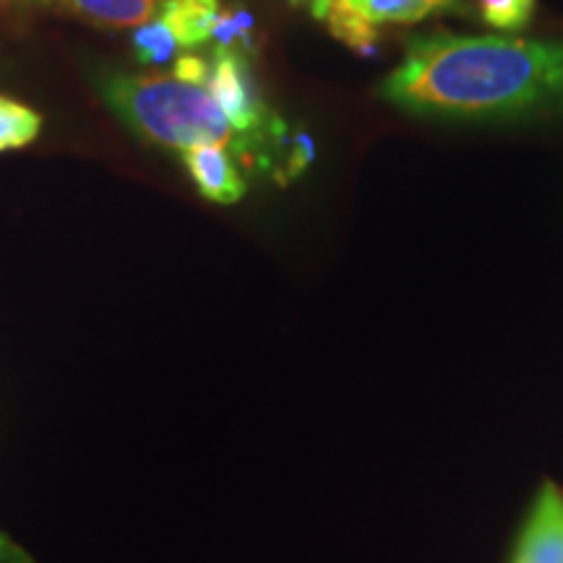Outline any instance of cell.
<instances>
[{
	"label": "cell",
	"mask_w": 563,
	"mask_h": 563,
	"mask_svg": "<svg viewBox=\"0 0 563 563\" xmlns=\"http://www.w3.org/2000/svg\"><path fill=\"white\" fill-rule=\"evenodd\" d=\"M378 95L415 115L456 121L563 112V40L422 34L407 42Z\"/></svg>",
	"instance_id": "6da1fadb"
},
{
	"label": "cell",
	"mask_w": 563,
	"mask_h": 563,
	"mask_svg": "<svg viewBox=\"0 0 563 563\" xmlns=\"http://www.w3.org/2000/svg\"><path fill=\"white\" fill-rule=\"evenodd\" d=\"M102 100L136 136L170 150L199 144L241 146L228 115L203 84L175 76L110 74L100 79Z\"/></svg>",
	"instance_id": "7a4b0ae2"
},
{
	"label": "cell",
	"mask_w": 563,
	"mask_h": 563,
	"mask_svg": "<svg viewBox=\"0 0 563 563\" xmlns=\"http://www.w3.org/2000/svg\"><path fill=\"white\" fill-rule=\"evenodd\" d=\"M203 87L209 89V95L214 97V102L220 104V110L235 129L238 139H241L238 152L245 159H251V146L258 136H264V133L279 136L285 131L279 121L269 123V110L264 108L256 84L251 79L249 60L232 47H217L214 60L209 63V79Z\"/></svg>",
	"instance_id": "3957f363"
},
{
	"label": "cell",
	"mask_w": 563,
	"mask_h": 563,
	"mask_svg": "<svg viewBox=\"0 0 563 563\" xmlns=\"http://www.w3.org/2000/svg\"><path fill=\"white\" fill-rule=\"evenodd\" d=\"M456 0H313L316 16L350 45H368L378 26L410 24L449 9Z\"/></svg>",
	"instance_id": "277c9868"
},
{
	"label": "cell",
	"mask_w": 563,
	"mask_h": 563,
	"mask_svg": "<svg viewBox=\"0 0 563 563\" xmlns=\"http://www.w3.org/2000/svg\"><path fill=\"white\" fill-rule=\"evenodd\" d=\"M511 563H563V490L545 483L519 532Z\"/></svg>",
	"instance_id": "5b68a950"
},
{
	"label": "cell",
	"mask_w": 563,
	"mask_h": 563,
	"mask_svg": "<svg viewBox=\"0 0 563 563\" xmlns=\"http://www.w3.org/2000/svg\"><path fill=\"white\" fill-rule=\"evenodd\" d=\"M183 162L199 194L214 203H235L245 196V180L238 173L228 146L199 144L183 152Z\"/></svg>",
	"instance_id": "8992f818"
},
{
	"label": "cell",
	"mask_w": 563,
	"mask_h": 563,
	"mask_svg": "<svg viewBox=\"0 0 563 563\" xmlns=\"http://www.w3.org/2000/svg\"><path fill=\"white\" fill-rule=\"evenodd\" d=\"M159 16L170 26L180 47H199L214 40L224 13L220 0H162Z\"/></svg>",
	"instance_id": "52a82bcc"
},
{
	"label": "cell",
	"mask_w": 563,
	"mask_h": 563,
	"mask_svg": "<svg viewBox=\"0 0 563 563\" xmlns=\"http://www.w3.org/2000/svg\"><path fill=\"white\" fill-rule=\"evenodd\" d=\"M76 16L102 26H144L157 16L159 0H55Z\"/></svg>",
	"instance_id": "ba28073f"
},
{
	"label": "cell",
	"mask_w": 563,
	"mask_h": 563,
	"mask_svg": "<svg viewBox=\"0 0 563 563\" xmlns=\"http://www.w3.org/2000/svg\"><path fill=\"white\" fill-rule=\"evenodd\" d=\"M42 131V118L26 104L0 95V152L24 150Z\"/></svg>",
	"instance_id": "9c48e42d"
},
{
	"label": "cell",
	"mask_w": 563,
	"mask_h": 563,
	"mask_svg": "<svg viewBox=\"0 0 563 563\" xmlns=\"http://www.w3.org/2000/svg\"><path fill=\"white\" fill-rule=\"evenodd\" d=\"M133 51H136V58L141 63H154V66H162V63L175 58V53L180 51V42L175 40L170 26H167L157 13L150 24L139 26L136 34H133Z\"/></svg>",
	"instance_id": "30bf717a"
},
{
	"label": "cell",
	"mask_w": 563,
	"mask_h": 563,
	"mask_svg": "<svg viewBox=\"0 0 563 563\" xmlns=\"http://www.w3.org/2000/svg\"><path fill=\"white\" fill-rule=\"evenodd\" d=\"M477 9L485 24L514 32L530 24L534 0H477Z\"/></svg>",
	"instance_id": "8fae6325"
},
{
	"label": "cell",
	"mask_w": 563,
	"mask_h": 563,
	"mask_svg": "<svg viewBox=\"0 0 563 563\" xmlns=\"http://www.w3.org/2000/svg\"><path fill=\"white\" fill-rule=\"evenodd\" d=\"M173 76L175 79L191 81V84H207L209 63L203 58H196V55H180V58L175 60Z\"/></svg>",
	"instance_id": "7c38bea8"
},
{
	"label": "cell",
	"mask_w": 563,
	"mask_h": 563,
	"mask_svg": "<svg viewBox=\"0 0 563 563\" xmlns=\"http://www.w3.org/2000/svg\"><path fill=\"white\" fill-rule=\"evenodd\" d=\"M0 563H34V559H30L11 538L0 532Z\"/></svg>",
	"instance_id": "4fadbf2b"
}]
</instances>
